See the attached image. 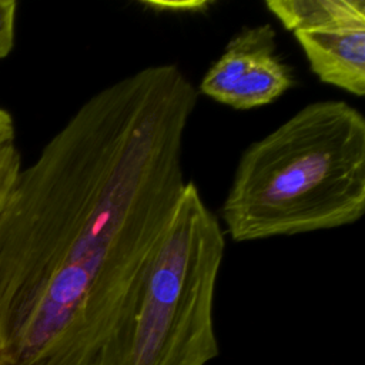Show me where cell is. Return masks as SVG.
<instances>
[{"label": "cell", "instance_id": "obj_1", "mask_svg": "<svg viewBox=\"0 0 365 365\" xmlns=\"http://www.w3.org/2000/svg\"><path fill=\"white\" fill-rule=\"evenodd\" d=\"M197 87L173 63L90 96L0 212V359L96 365L134 308L187 182Z\"/></svg>", "mask_w": 365, "mask_h": 365}, {"label": "cell", "instance_id": "obj_2", "mask_svg": "<svg viewBox=\"0 0 365 365\" xmlns=\"http://www.w3.org/2000/svg\"><path fill=\"white\" fill-rule=\"evenodd\" d=\"M365 211V118L342 100L304 106L241 154L220 208L235 242L356 222Z\"/></svg>", "mask_w": 365, "mask_h": 365}, {"label": "cell", "instance_id": "obj_3", "mask_svg": "<svg viewBox=\"0 0 365 365\" xmlns=\"http://www.w3.org/2000/svg\"><path fill=\"white\" fill-rule=\"evenodd\" d=\"M225 234L187 181L138 299L96 365H207L218 355L214 299Z\"/></svg>", "mask_w": 365, "mask_h": 365}, {"label": "cell", "instance_id": "obj_4", "mask_svg": "<svg viewBox=\"0 0 365 365\" xmlns=\"http://www.w3.org/2000/svg\"><path fill=\"white\" fill-rule=\"evenodd\" d=\"M265 6L294 34L322 83L356 97L365 94L362 0H271Z\"/></svg>", "mask_w": 365, "mask_h": 365}, {"label": "cell", "instance_id": "obj_5", "mask_svg": "<svg viewBox=\"0 0 365 365\" xmlns=\"http://www.w3.org/2000/svg\"><path fill=\"white\" fill-rule=\"evenodd\" d=\"M294 83L292 67L278 53L277 33L265 23L234 34L197 91L231 108L250 110L275 101Z\"/></svg>", "mask_w": 365, "mask_h": 365}, {"label": "cell", "instance_id": "obj_6", "mask_svg": "<svg viewBox=\"0 0 365 365\" xmlns=\"http://www.w3.org/2000/svg\"><path fill=\"white\" fill-rule=\"evenodd\" d=\"M11 114L0 107V212L14 191L21 174V155Z\"/></svg>", "mask_w": 365, "mask_h": 365}, {"label": "cell", "instance_id": "obj_7", "mask_svg": "<svg viewBox=\"0 0 365 365\" xmlns=\"http://www.w3.org/2000/svg\"><path fill=\"white\" fill-rule=\"evenodd\" d=\"M17 3L0 0V60L6 58L14 47Z\"/></svg>", "mask_w": 365, "mask_h": 365}, {"label": "cell", "instance_id": "obj_8", "mask_svg": "<svg viewBox=\"0 0 365 365\" xmlns=\"http://www.w3.org/2000/svg\"><path fill=\"white\" fill-rule=\"evenodd\" d=\"M0 365H4V364H3V362H1V359H0Z\"/></svg>", "mask_w": 365, "mask_h": 365}]
</instances>
